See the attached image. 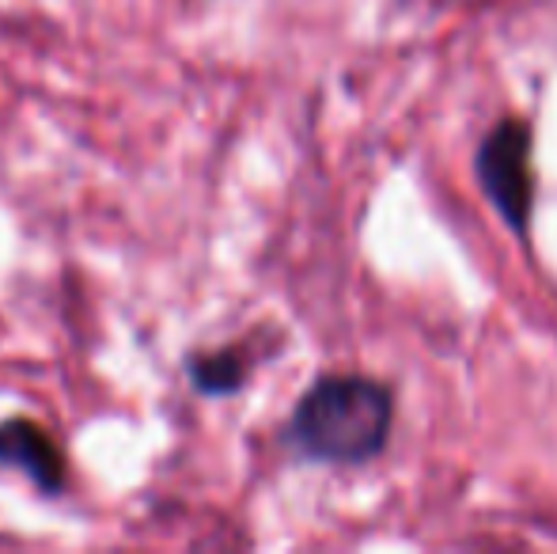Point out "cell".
<instances>
[{
	"mask_svg": "<svg viewBox=\"0 0 557 554\" xmlns=\"http://www.w3.org/2000/svg\"><path fill=\"white\" fill-rule=\"evenodd\" d=\"M398 403L391 384L360 372H323L281 426V444L315 467H368L387 452Z\"/></svg>",
	"mask_w": 557,
	"mask_h": 554,
	"instance_id": "obj_1",
	"label": "cell"
},
{
	"mask_svg": "<svg viewBox=\"0 0 557 554\" xmlns=\"http://www.w3.org/2000/svg\"><path fill=\"white\" fill-rule=\"evenodd\" d=\"M474 178L482 186L485 201L500 217L508 232L523 247L531 244V224H535L539 201V171H535V130L528 119L493 122L474 152Z\"/></svg>",
	"mask_w": 557,
	"mask_h": 554,
	"instance_id": "obj_2",
	"label": "cell"
},
{
	"mask_svg": "<svg viewBox=\"0 0 557 554\" xmlns=\"http://www.w3.org/2000/svg\"><path fill=\"white\" fill-rule=\"evenodd\" d=\"M0 467L20 471L42 497H61L69 490L65 448L35 418L12 415L0 421Z\"/></svg>",
	"mask_w": 557,
	"mask_h": 554,
	"instance_id": "obj_3",
	"label": "cell"
},
{
	"mask_svg": "<svg viewBox=\"0 0 557 554\" xmlns=\"http://www.w3.org/2000/svg\"><path fill=\"white\" fill-rule=\"evenodd\" d=\"M250 361L247 346L239 342H227V346L216 349H190L183 357V372L190 380V387L201 395V399H232L247 387L250 380Z\"/></svg>",
	"mask_w": 557,
	"mask_h": 554,
	"instance_id": "obj_4",
	"label": "cell"
}]
</instances>
